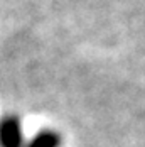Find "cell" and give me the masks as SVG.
<instances>
[{
	"instance_id": "obj_1",
	"label": "cell",
	"mask_w": 145,
	"mask_h": 147,
	"mask_svg": "<svg viewBox=\"0 0 145 147\" xmlns=\"http://www.w3.org/2000/svg\"><path fill=\"white\" fill-rule=\"evenodd\" d=\"M22 129L15 117H5L0 122V147H20Z\"/></svg>"
},
{
	"instance_id": "obj_2",
	"label": "cell",
	"mask_w": 145,
	"mask_h": 147,
	"mask_svg": "<svg viewBox=\"0 0 145 147\" xmlns=\"http://www.w3.org/2000/svg\"><path fill=\"white\" fill-rule=\"evenodd\" d=\"M59 142H61V139L56 132L44 130L30 140L29 147H59Z\"/></svg>"
}]
</instances>
